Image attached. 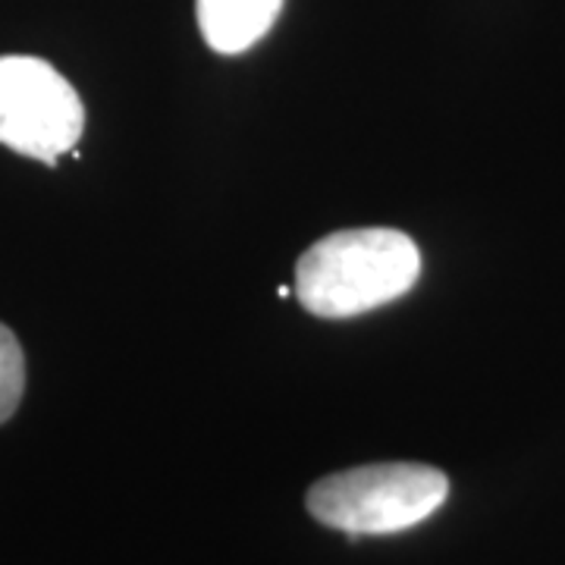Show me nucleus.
<instances>
[{
  "mask_svg": "<svg viewBox=\"0 0 565 565\" xmlns=\"http://www.w3.org/2000/svg\"><path fill=\"white\" fill-rule=\"evenodd\" d=\"M85 107L76 88L41 57H0V145L54 163L76 148Z\"/></svg>",
  "mask_w": 565,
  "mask_h": 565,
  "instance_id": "3",
  "label": "nucleus"
},
{
  "mask_svg": "<svg viewBox=\"0 0 565 565\" xmlns=\"http://www.w3.org/2000/svg\"><path fill=\"white\" fill-rule=\"evenodd\" d=\"M422 277V252L390 226L330 233L296 262V296L315 318H359L403 299Z\"/></svg>",
  "mask_w": 565,
  "mask_h": 565,
  "instance_id": "1",
  "label": "nucleus"
},
{
  "mask_svg": "<svg viewBox=\"0 0 565 565\" xmlns=\"http://www.w3.org/2000/svg\"><path fill=\"white\" fill-rule=\"evenodd\" d=\"M25 393V355L17 333L0 323V424L17 415Z\"/></svg>",
  "mask_w": 565,
  "mask_h": 565,
  "instance_id": "5",
  "label": "nucleus"
},
{
  "mask_svg": "<svg viewBox=\"0 0 565 565\" xmlns=\"http://www.w3.org/2000/svg\"><path fill=\"white\" fill-rule=\"evenodd\" d=\"M449 497V478L422 462L345 468L311 484L305 505L327 527L345 534H396L422 525Z\"/></svg>",
  "mask_w": 565,
  "mask_h": 565,
  "instance_id": "2",
  "label": "nucleus"
},
{
  "mask_svg": "<svg viewBox=\"0 0 565 565\" xmlns=\"http://www.w3.org/2000/svg\"><path fill=\"white\" fill-rule=\"evenodd\" d=\"M282 10V0H195L199 29L211 51L243 54L270 32Z\"/></svg>",
  "mask_w": 565,
  "mask_h": 565,
  "instance_id": "4",
  "label": "nucleus"
}]
</instances>
